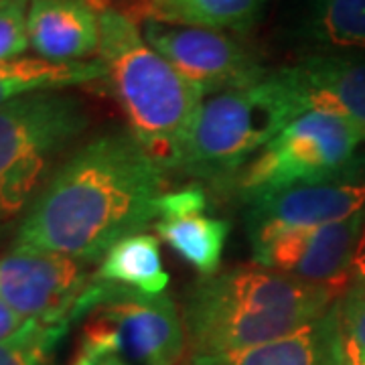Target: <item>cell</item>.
I'll return each instance as SVG.
<instances>
[{
  "label": "cell",
  "instance_id": "23",
  "mask_svg": "<svg viewBox=\"0 0 365 365\" xmlns=\"http://www.w3.org/2000/svg\"><path fill=\"white\" fill-rule=\"evenodd\" d=\"M205 205H207V199H205L203 187L189 185V187H182L179 191L165 193L160 197L157 220L187 215V213H201V211H205Z\"/></svg>",
  "mask_w": 365,
  "mask_h": 365
},
{
  "label": "cell",
  "instance_id": "4",
  "mask_svg": "<svg viewBox=\"0 0 365 365\" xmlns=\"http://www.w3.org/2000/svg\"><path fill=\"white\" fill-rule=\"evenodd\" d=\"M90 124L88 106L66 90L0 106V232L19 227Z\"/></svg>",
  "mask_w": 365,
  "mask_h": 365
},
{
  "label": "cell",
  "instance_id": "6",
  "mask_svg": "<svg viewBox=\"0 0 365 365\" xmlns=\"http://www.w3.org/2000/svg\"><path fill=\"white\" fill-rule=\"evenodd\" d=\"M361 132L347 120L323 112H302L264 146L235 179L248 203L299 185L335 182L355 165Z\"/></svg>",
  "mask_w": 365,
  "mask_h": 365
},
{
  "label": "cell",
  "instance_id": "14",
  "mask_svg": "<svg viewBox=\"0 0 365 365\" xmlns=\"http://www.w3.org/2000/svg\"><path fill=\"white\" fill-rule=\"evenodd\" d=\"M191 365H341L337 304L282 339L242 351L191 357Z\"/></svg>",
  "mask_w": 365,
  "mask_h": 365
},
{
  "label": "cell",
  "instance_id": "13",
  "mask_svg": "<svg viewBox=\"0 0 365 365\" xmlns=\"http://www.w3.org/2000/svg\"><path fill=\"white\" fill-rule=\"evenodd\" d=\"M29 43L53 63L90 61L100 53V9L90 0H31Z\"/></svg>",
  "mask_w": 365,
  "mask_h": 365
},
{
  "label": "cell",
  "instance_id": "17",
  "mask_svg": "<svg viewBox=\"0 0 365 365\" xmlns=\"http://www.w3.org/2000/svg\"><path fill=\"white\" fill-rule=\"evenodd\" d=\"M155 230L158 237H163L169 248L203 278L220 272L225 240L230 235V223L225 220L201 211L157 220Z\"/></svg>",
  "mask_w": 365,
  "mask_h": 365
},
{
  "label": "cell",
  "instance_id": "15",
  "mask_svg": "<svg viewBox=\"0 0 365 365\" xmlns=\"http://www.w3.org/2000/svg\"><path fill=\"white\" fill-rule=\"evenodd\" d=\"M106 81L100 59L53 63L41 57H16L0 61V106L39 91H63L76 86Z\"/></svg>",
  "mask_w": 365,
  "mask_h": 365
},
{
  "label": "cell",
  "instance_id": "21",
  "mask_svg": "<svg viewBox=\"0 0 365 365\" xmlns=\"http://www.w3.org/2000/svg\"><path fill=\"white\" fill-rule=\"evenodd\" d=\"M341 365H365V284L351 282L337 302Z\"/></svg>",
  "mask_w": 365,
  "mask_h": 365
},
{
  "label": "cell",
  "instance_id": "25",
  "mask_svg": "<svg viewBox=\"0 0 365 365\" xmlns=\"http://www.w3.org/2000/svg\"><path fill=\"white\" fill-rule=\"evenodd\" d=\"M351 280L353 282H361V284H365V223L364 227H361L359 240H357L355 252H353Z\"/></svg>",
  "mask_w": 365,
  "mask_h": 365
},
{
  "label": "cell",
  "instance_id": "16",
  "mask_svg": "<svg viewBox=\"0 0 365 365\" xmlns=\"http://www.w3.org/2000/svg\"><path fill=\"white\" fill-rule=\"evenodd\" d=\"M93 278L144 294H163L169 287V274L163 268L158 240L143 232L120 240L108 250Z\"/></svg>",
  "mask_w": 365,
  "mask_h": 365
},
{
  "label": "cell",
  "instance_id": "1",
  "mask_svg": "<svg viewBox=\"0 0 365 365\" xmlns=\"http://www.w3.org/2000/svg\"><path fill=\"white\" fill-rule=\"evenodd\" d=\"M165 169L128 128L96 134L53 173L16 227L14 252L102 260L157 222Z\"/></svg>",
  "mask_w": 365,
  "mask_h": 365
},
{
  "label": "cell",
  "instance_id": "7",
  "mask_svg": "<svg viewBox=\"0 0 365 365\" xmlns=\"http://www.w3.org/2000/svg\"><path fill=\"white\" fill-rule=\"evenodd\" d=\"M73 319H83L81 339L120 353L130 365H177L185 351L182 314L167 292L144 294L93 278Z\"/></svg>",
  "mask_w": 365,
  "mask_h": 365
},
{
  "label": "cell",
  "instance_id": "2",
  "mask_svg": "<svg viewBox=\"0 0 365 365\" xmlns=\"http://www.w3.org/2000/svg\"><path fill=\"white\" fill-rule=\"evenodd\" d=\"M343 294V288L300 282L262 266L205 276L189 290L182 307L191 357L282 339L331 311Z\"/></svg>",
  "mask_w": 365,
  "mask_h": 365
},
{
  "label": "cell",
  "instance_id": "8",
  "mask_svg": "<svg viewBox=\"0 0 365 365\" xmlns=\"http://www.w3.org/2000/svg\"><path fill=\"white\" fill-rule=\"evenodd\" d=\"M146 43L160 53L203 98L217 91L254 86L266 78L264 67L237 41L220 31L173 25L144 16Z\"/></svg>",
  "mask_w": 365,
  "mask_h": 365
},
{
  "label": "cell",
  "instance_id": "5",
  "mask_svg": "<svg viewBox=\"0 0 365 365\" xmlns=\"http://www.w3.org/2000/svg\"><path fill=\"white\" fill-rule=\"evenodd\" d=\"M304 112L280 71L246 88L217 91L199 104L179 169L211 182H230L246 163Z\"/></svg>",
  "mask_w": 365,
  "mask_h": 365
},
{
  "label": "cell",
  "instance_id": "18",
  "mask_svg": "<svg viewBox=\"0 0 365 365\" xmlns=\"http://www.w3.org/2000/svg\"><path fill=\"white\" fill-rule=\"evenodd\" d=\"M266 0H148L146 16L173 25L244 33L258 21Z\"/></svg>",
  "mask_w": 365,
  "mask_h": 365
},
{
  "label": "cell",
  "instance_id": "22",
  "mask_svg": "<svg viewBox=\"0 0 365 365\" xmlns=\"http://www.w3.org/2000/svg\"><path fill=\"white\" fill-rule=\"evenodd\" d=\"M29 2L31 0H0V61L23 57L29 43Z\"/></svg>",
  "mask_w": 365,
  "mask_h": 365
},
{
  "label": "cell",
  "instance_id": "19",
  "mask_svg": "<svg viewBox=\"0 0 365 365\" xmlns=\"http://www.w3.org/2000/svg\"><path fill=\"white\" fill-rule=\"evenodd\" d=\"M309 35L333 53L365 51V0H311Z\"/></svg>",
  "mask_w": 365,
  "mask_h": 365
},
{
  "label": "cell",
  "instance_id": "11",
  "mask_svg": "<svg viewBox=\"0 0 365 365\" xmlns=\"http://www.w3.org/2000/svg\"><path fill=\"white\" fill-rule=\"evenodd\" d=\"M365 211L364 182L299 185L250 203L246 230L252 250L276 237L341 222Z\"/></svg>",
  "mask_w": 365,
  "mask_h": 365
},
{
  "label": "cell",
  "instance_id": "12",
  "mask_svg": "<svg viewBox=\"0 0 365 365\" xmlns=\"http://www.w3.org/2000/svg\"><path fill=\"white\" fill-rule=\"evenodd\" d=\"M304 112L343 118L365 140V61L341 53H319L280 69Z\"/></svg>",
  "mask_w": 365,
  "mask_h": 365
},
{
  "label": "cell",
  "instance_id": "24",
  "mask_svg": "<svg viewBox=\"0 0 365 365\" xmlns=\"http://www.w3.org/2000/svg\"><path fill=\"white\" fill-rule=\"evenodd\" d=\"M26 319H23L21 314H16L13 309H9L2 300H0V341L6 339L9 335H13L14 331H19L21 327L25 325Z\"/></svg>",
  "mask_w": 365,
  "mask_h": 365
},
{
  "label": "cell",
  "instance_id": "9",
  "mask_svg": "<svg viewBox=\"0 0 365 365\" xmlns=\"http://www.w3.org/2000/svg\"><path fill=\"white\" fill-rule=\"evenodd\" d=\"M90 262L59 254L0 256V300L23 319L76 323L73 311L93 280Z\"/></svg>",
  "mask_w": 365,
  "mask_h": 365
},
{
  "label": "cell",
  "instance_id": "20",
  "mask_svg": "<svg viewBox=\"0 0 365 365\" xmlns=\"http://www.w3.org/2000/svg\"><path fill=\"white\" fill-rule=\"evenodd\" d=\"M71 323L26 319L25 325L0 341V365H53L59 343Z\"/></svg>",
  "mask_w": 365,
  "mask_h": 365
},
{
  "label": "cell",
  "instance_id": "3",
  "mask_svg": "<svg viewBox=\"0 0 365 365\" xmlns=\"http://www.w3.org/2000/svg\"><path fill=\"white\" fill-rule=\"evenodd\" d=\"M100 61L128 130L163 169H179L201 90L144 39L140 26L118 9H100Z\"/></svg>",
  "mask_w": 365,
  "mask_h": 365
},
{
  "label": "cell",
  "instance_id": "10",
  "mask_svg": "<svg viewBox=\"0 0 365 365\" xmlns=\"http://www.w3.org/2000/svg\"><path fill=\"white\" fill-rule=\"evenodd\" d=\"M365 223V211L307 232L287 234L252 250L256 266L309 284H351V260Z\"/></svg>",
  "mask_w": 365,
  "mask_h": 365
}]
</instances>
